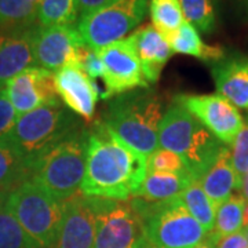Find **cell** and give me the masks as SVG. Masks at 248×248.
<instances>
[{
    "label": "cell",
    "mask_w": 248,
    "mask_h": 248,
    "mask_svg": "<svg viewBox=\"0 0 248 248\" xmlns=\"http://www.w3.org/2000/svg\"><path fill=\"white\" fill-rule=\"evenodd\" d=\"M97 51L104 65L102 80L107 86V91L101 94V99L108 101L119 94L149 87L143 78L137 53L135 32Z\"/></svg>",
    "instance_id": "10"
},
{
    "label": "cell",
    "mask_w": 248,
    "mask_h": 248,
    "mask_svg": "<svg viewBox=\"0 0 248 248\" xmlns=\"http://www.w3.org/2000/svg\"><path fill=\"white\" fill-rule=\"evenodd\" d=\"M135 46L146 83H157L163 68L172 55L169 40L160 35L153 25H145L135 31Z\"/></svg>",
    "instance_id": "18"
},
{
    "label": "cell",
    "mask_w": 248,
    "mask_h": 248,
    "mask_svg": "<svg viewBox=\"0 0 248 248\" xmlns=\"http://www.w3.org/2000/svg\"><path fill=\"white\" fill-rule=\"evenodd\" d=\"M37 22L29 27L0 28V89L28 68L37 66L33 36Z\"/></svg>",
    "instance_id": "16"
},
{
    "label": "cell",
    "mask_w": 248,
    "mask_h": 248,
    "mask_svg": "<svg viewBox=\"0 0 248 248\" xmlns=\"http://www.w3.org/2000/svg\"><path fill=\"white\" fill-rule=\"evenodd\" d=\"M239 192L241 193V196L246 199L248 202V174L246 177L241 178V185H240Z\"/></svg>",
    "instance_id": "37"
},
{
    "label": "cell",
    "mask_w": 248,
    "mask_h": 248,
    "mask_svg": "<svg viewBox=\"0 0 248 248\" xmlns=\"http://www.w3.org/2000/svg\"><path fill=\"white\" fill-rule=\"evenodd\" d=\"M31 179L29 167L17 152L0 143V195H9Z\"/></svg>",
    "instance_id": "22"
},
{
    "label": "cell",
    "mask_w": 248,
    "mask_h": 248,
    "mask_svg": "<svg viewBox=\"0 0 248 248\" xmlns=\"http://www.w3.org/2000/svg\"><path fill=\"white\" fill-rule=\"evenodd\" d=\"M217 248H248V239L246 232L241 229L233 234L218 239Z\"/></svg>",
    "instance_id": "34"
},
{
    "label": "cell",
    "mask_w": 248,
    "mask_h": 248,
    "mask_svg": "<svg viewBox=\"0 0 248 248\" xmlns=\"http://www.w3.org/2000/svg\"><path fill=\"white\" fill-rule=\"evenodd\" d=\"M6 208L40 248H54L63 217V203L28 179L6 197Z\"/></svg>",
    "instance_id": "7"
},
{
    "label": "cell",
    "mask_w": 248,
    "mask_h": 248,
    "mask_svg": "<svg viewBox=\"0 0 248 248\" xmlns=\"http://www.w3.org/2000/svg\"><path fill=\"white\" fill-rule=\"evenodd\" d=\"M146 174L148 157L127 146L104 122L90 130L83 195L128 202Z\"/></svg>",
    "instance_id": "1"
},
{
    "label": "cell",
    "mask_w": 248,
    "mask_h": 248,
    "mask_svg": "<svg viewBox=\"0 0 248 248\" xmlns=\"http://www.w3.org/2000/svg\"><path fill=\"white\" fill-rule=\"evenodd\" d=\"M130 204L141 217L145 236L160 248H195L208 232L186 210L181 197L164 203H146L131 197Z\"/></svg>",
    "instance_id": "6"
},
{
    "label": "cell",
    "mask_w": 248,
    "mask_h": 248,
    "mask_svg": "<svg viewBox=\"0 0 248 248\" xmlns=\"http://www.w3.org/2000/svg\"><path fill=\"white\" fill-rule=\"evenodd\" d=\"M89 135L90 130L81 127L43 153L31 167V181L58 202L78 195L86 174Z\"/></svg>",
    "instance_id": "5"
},
{
    "label": "cell",
    "mask_w": 248,
    "mask_h": 248,
    "mask_svg": "<svg viewBox=\"0 0 248 248\" xmlns=\"http://www.w3.org/2000/svg\"><path fill=\"white\" fill-rule=\"evenodd\" d=\"M79 18L76 0H40L37 4L40 27H73Z\"/></svg>",
    "instance_id": "23"
},
{
    "label": "cell",
    "mask_w": 248,
    "mask_h": 248,
    "mask_svg": "<svg viewBox=\"0 0 248 248\" xmlns=\"http://www.w3.org/2000/svg\"><path fill=\"white\" fill-rule=\"evenodd\" d=\"M164 101L157 91L137 89L109 98L102 122L135 152L151 156L159 146Z\"/></svg>",
    "instance_id": "2"
},
{
    "label": "cell",
    "mask_w": 248,
    "mask_h": 248,
    "mask_svg": "<svg viewBox=\"0 0 248 248\" xmlns=\"http://www.w3.org/2000/svg\"><path fill=\"white\" fill-rule=\"evenodd\" d=\"M57 94L69 110L91 123L101 90L80 65H68L54 73Z\"/></svg>",
    "instance_id": "15"
},
{
    "label": "cell",
    "mask_w": 248,
    "mask_h": 248,
    "mask_svg": "<svg viewBox=\"0 0 248 248\" xmlns=\"http://www.w3.org/2000/svg\"><path fill=\"white\" fill-rule=\"evenodd\" d=\"M6 197H7V195H0V207L6 203Z\"/></svg>",
    "instance_id": "40"
},
{
    "label": "cell",
    "mask_w": 248,
    "mask_h": 248,
    "mask_svg": "<svg viewBox=\"0 0 248 248\" xmlns=\"http://www.w3.org/2000/svg\"><path fill=\"white\" fill-rule=\"evenodd\" d=\"M218 239L219 237H217L213 232H208L207 237L199 246H196L195 248H217V241H218Z\"/></svg>",
    "instance_id": "36"
},
{
    "label": "cell",
    "mask_w": 248,
    "mask_h": 248,
    "mask_svg": "<svg viewBox=\"0 0 248 248\" xmlns=\"http://www.w3.org/2000/svg\"><path fill=\"white\" fill-rule=\"evenodd\" d=\"M151 0H117L116 3L83 16L78 32L89 48L99 50L125 37L146 17Z\"/></svg>",
    "instance_id": "8"
},
{
    "label": "cell",
    "mask_w": 248,
    "mask_h": 248,
    "mask_svg": "<svg viewBox=\"0 0 248 248\" xmlns=\"http://www.w3.org/2000/svg\"><path fill=\"white\" fill-rule=\"evenodd\" d=\"M0 248H40L3 204L0 207Z\"/></svg>",
    "instance_id": "29"
},
{
    "label": "cell",
    "mask_w": 248,
    "mask_h": 248,
    "mask_svg": "<svg viewBox=\"0 0 248 248\" xmlns=\"http://www.w3.org/2000/svg\"><path fill=\"white\" fill-rule=\"evenodd\" d=\"M157 140L161 149L182 157L193 181H199L228 146L175 101L163 115Z\"/></svg>",
    "instance_id": "3"
},
{
    "label": "cell",
    "mask_w": 248,
    "mask_h": 248,
    "mask_svg": "<svg viewBox=\"0 0 248 248\" xmlns=\"http://www.w3.org/2000/svg\"><path fill=\"white\" fill-rule=\"evenodd\" d=\"M117 0H76L78 4V11H79L80 17L87 16L90 13H94L97 10L108 7L110 4L116 3Z\"/></svg>",
    "instance_id": "35"
},
{
    "label": "cell",
    "mask_w": 248,
    "mask_h": 248,
    "mask_svg": "<svg viewBox=\"0 0 248 248\" xmlns=\"http://www.w3.org/2000/svg\"><path fill=\"white\" fill-rule=\"evenodd\" d=\"M192 182L193 179L186 172H148L134 197L146 203H164L179 199Z\"/></svg>",
    "instance_id": "20"
},
{
    "label": "cell",
    "mask_w": 248,
    "mask_h": 248,
    "mask_svg": "<svg viewBox=\"0 0 248 248\" xmlns=\"http://www.w3.org/2000/svg\"><path fill=\"white\" fill-rule=\"evenodd\" d=\"M86 47L75 27H36L33 57L36 65L46 71L55 73L68 65H80Z\"/></svg>",
    "instance_id": "11"
},
{
    "label": "cell",
    "mask_w": 248,
    "mask_h": 248,
    "mask_svg": "<svg viewBox=\"0 0 248 248\" xmlns=\"http://www.w3.org/2000/svg\"><path fill=\"white\" fill-rule=\"evenodd\" d=\"M37 22V6L32 0H0V28L29 27Z\"/></svg>",
    "instance_id": "27"
},
{
    "label": "cell",
    "mask_w": 248,
    "mask_h": 248,
    "mask_svg": "<svg viewBox=\"0 0 248 248\" xmlns=\"http://www.w3.org/2000/svg\"><path fill=\"white\" fill-rule=\"evenodd\" d=\"M80 65L91 80L95 81L97 79H104V65H102V61L98 55L97 50L86 47V50L83 51V55H81Z\"/></svg>",
    "instance_id": "33"
},
{
    "label": "cell",
    "mask_w": 248,
    "mask_h": 248,
    "mask_svg": "<svg viewBox=\"0 0 248 248\" xmlns=\"http://www.w3.org/2000/svg\"><path fill=\"white\" fill-rule=\"evenodd\" d=\"M169 45L172 53L185 54L195 57L204 62L221 61L226 55L221 46H208L202 40L197 29L189 22H184L174 35L169 39Z\"/></svg>",
    "instance_id": "21"
},
{
    "label": "cell",
    "mask_w": 248,
    "mask_h": 248,
    "mask_svg": "<svg viewBox=\"0 0 248 248\" xmlns=\"http://www.w3.org/2000/svg\"><path fill=\"white\" fill-rule=\"evenodd\" d=\"M229 149L233 169L241 179L248 174V125H244L240 130Z\"/></svg>",
    "instance_id": "31"
},
{
    "label": "cell",
    "mask_w": 248,
    "mask_h": 248,
    "mask_svg": "<svg viewBox=\"0 0 248 248\" xmlns=\"http://www.w3.org/2000/svg\"><path fill=\"white\" fill-rule=\"evenodd\" d=\"M181 202L184 203L190 215L196 218V221L199 222L205 231H213L217 207L208 199V196L204 193L203 187L199 181H193L186 187L184 193L181 195Z\"/></svg>",
    "instance_id": "26"
},
{
    "label": "cell",
    "mask_w": 248,
    "mask_h": 248,
    "mask_svg": "<svg viewBox=\"0 0 248 248\" xmlns=\"http://www.w3.org/2000/svg\"><path fill=\"white\" fill-rule=\"evenodd\" d=\"M174 101L190 112L225 145H232L236 135L244 127L243 116L237 108L218 94H181L174 98Z\"/></svg>",
    "instance_id": "12"
},
{
    "label": "cell",
    "mask_w": 248,
    "mask_h": 248,
    "mask_svg": "<svg viewBox=\"0 0 248 248\" xmlns=\"http://www.w3.org/2000/svg\"><path fill=\"white\" fill-rule=\"evenodd\" d=\"M4 91L18 116L43 105L61 102L55 89L54 73L39 66L18 73L6 83Z\"/></svg>",
    "instance_id": "14"
},
{
    "label": "cell",
    "mask_w": 248,
    "mask_h": 248,
    "mask_svg": "<svg viewBox=\"0 0 248 248\" xmlns=\"http://www.w3.org/2000/svg\"><path fill=\"white\" fill-rule=\"evenodd\" d=\"M246 199L240 192L233 195L221 203L215 210L214 234L217 237H225L243 229V213H244Z\"/></svg>",
    "instance_id": "24"
},
{
    "label": "cell",
    "mask_w": 248,
    "mask_h": 248,
    "mask_svg": "<svg viewBox=\"0 0 248 248\" xmlns=\"http://www.w3.org/2000/svg\"><path fill=\"white\" fill-rule=\"evenodd\" d=\"M149 11L153 28L167 40L185 22L179 0H151Z\"/></svg>",
    "instance_id": "25"
},
{
    "label": "cell",
    "mask_w": 248,
    "mask_h": 248,
    "mask_svg": "<svg viewBox=\"0 0 248 248\" xmlns=\"http://www.w3.org/2000/svg\"><path fill=\"white\" fill-rule=\"evenodd\" d=\"M248 228V202L244 205V213H243V229Z\"/></svg>",
    "instance_id": "39"
},
{
    "label": "cell",
    "mask_w": 248,
    "mask_h": 248,
    "mask_svg": "<svg viewBox=\"0 0 248 248\" xmlns=\"http://www.w3.org/2000/svg\"><path fill=\"white\" fill-rule=\"evenodd\" d=\"M81 127V120L61 102L43 105L17 116L13 130L0 143L17 152L31 171L43 153Z\"/></svg>",
    "instance_id": "4"
},
{
    "label": "cell",
    "mask_w": 248,
    "mask_h": 248,
    "mask_svg": "<svg viewBox=\"0 0 248 248\" xmlns=\"http://www.w3.org/2000/svg\"><path fill=\"white\" fill-rule=\"evenodd\" d=\"M62 203L63 217L54 248H94L97 231L95 199L79 192Z\"/></svg>",
    "instance_id": "13"
},
{
    "label": "cell",
    "mask_w": 248,
    "mask_h": 248,
    "mask_svg": "<svg viewBox=\"0 0 248 248\" xmlns=\"http://www.w3.org/2000/svg\"><path fill=\"white\" fill-rule=\"evenodd\" d=\"M179 3L185 21L197 31L211 33L215 29L217 19L213 0H179Z\"/></svg>",
    "instance_id": "28"
},
{
    "label": "cell",
    "mask_w": 248,
    "mask_h": 248,
    "mask_svg": "<svg viewBox=\"0 0 248 248\" xmlns=\"http://www.w3.org/2000/svg\"><path fill=\"white\" fill-rule=\"evenodd\" d=\"M243 231L246 232V234H247V239H248V228H244V229H243Z\"/></svg>",
    "instance_id": "42"
},
{
    "label": "cell",
    "mask_w": 248,
    "mask_h": 248,
    "mask_svg": "<svg viewBox=\"0 0 248 248\" xmlns=\"http://www.w3.org/2000/svg\"><path fill=\"white\" fill-rule=\"evenodd\" d=\"M95 199L97 231L94 248H137L145 237L141 217L130 202Z\"/></svg>",
    "instance_id": "9"
},
{
    "label": "cell",
    "mask_w": 248,
    "mask_h": 248,
    "mask_svg": "<svg viewBox=\"0 0 248 248\" xmlns=\"http://www.w3.org/2000/svg\"><path fill=\"white\" fill-rule=\"evenodd\" d=\"M137 248H160V247L155 246V244H153L152 241H149V240H148V237L145 236V237L141 240V243L138 244V247Z\"/></svg>",
    "instance_id": "38"
},
{
    "label": "cell",
    "mask_w": 248,
    "mask_h": 248,
    "mask_svg": "<svg viewBox=\"0 0 248 248\" xmlns=\"http://www.w3.org/2000/svg\"><path fill=\"white\" fill-rule=\"evenodd\" d=\"M218 95L236 108H248V57L243 54L225 55L211 65Z\"/></svg>",
    "instance_id": "17"
},
{
    "label": "cell",
    "mask_w": 248,
    "mask_h": 248,
    "mask_svg": "<svg viewBox=\"0 0 248 248\" xmlns=\"http://www.w3.org/2000/svg\"><path fill=\"white\" fill-rule=\"evenodd\" d=\"M32 1H33V3H35L36 6H37V4H39V3H40V0H32Z\"/></svg>",
    "instance_id": "41"
},
{
    "label": "cell",
    "mask_w": 248,
    "mask_h": 248,
    "mask_svg": "<svg viewBox=\"0 0 248 248\" xmlns=\"http://www.w3.org/2000/svg\"><path fill=\"white\" fill-rule=\"evenodd\" d=\"M199 182L204 193L208 196L215 207L228 200L234 193V190L239 192L241 179L233 169L229 146H226L219 153V156L202 175Z\"/></svg>",
    "instance_id": "19"
},
{
    "label": "cell",
    "mask_w": 248,
    "mask_h": 248,
    "mask_svg": "<svg viewBox=\"0 0 248 248\" xmlns=\"http://www.w3.org/2000/svg\"><path fill=\"white\" fill-rule=\"evenodd\" d=\"M17 116L16 109L13 108L9 98L6 95L4 87L0 89V142L3 141L13 130L16 120H17Z\"/></svg>",
    "instance_id": "32"
},
{
    "label": "cell",
    "mask_w": 248,
    "mask_h": 248,
    "mask_svg": "<svg viewBox=\"0 0 248 248\" xmlns=\"http://www.w3.org/2000/svg\"><path fill=\"white\" fill-rule=\"evenodd\" d=\"M148 172H186L185 163L177 153L166 149H156L148 156Z\"/></svg>",
    "instance_id": "30"
},
{
    "label": "cell",
    "mask_w": 248,
    "mask_h": 248,
    "mask_svg": "<svg viewBox=\"0 0 248 248\" xmlns=\"http://www.w3.org/2000/svg\"><path fill=\"white\" fill-rule=\"evenodd\" d=\"M239 1H240V0H239ZM241 1H247V3H248V0H241Z\"/></svg>",
    "instance_id": "43"
}]
</instances>
